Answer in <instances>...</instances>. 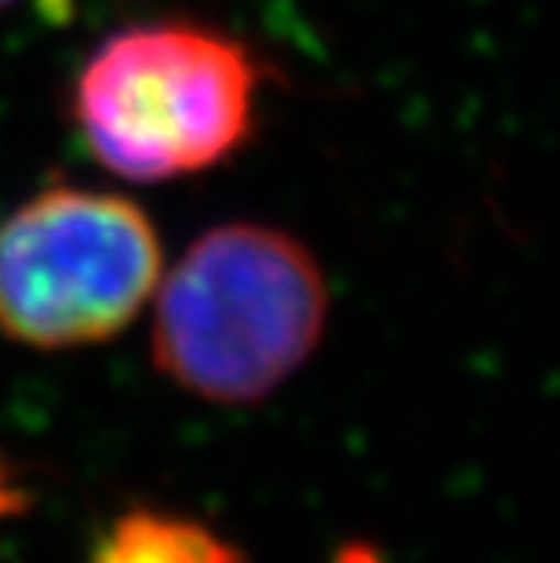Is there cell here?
I'll return each instance as SVG.
<instances>
[{"instance_id":"obj_4","label":"cell","mask_w":560,"mask_h":563,"mask_svg":"<svg viewBox=\"0 0 560 563\" xmlns=\"http://www.w3.org/2000/svg\"><path fill=\"white\" fill-rule=\"evenodd\" d=\"M91 563H241V556L194 520L128 512L95 545Z\"/></svg>"},{"instance_id":"obj_1","label":"cell","mask_w":560,"mask_h":563,"mask_svg":"<svg viewBox=\"0 0 560 563\" xmlns=\"http://www.w3.org/2000/svg\"><path fill=\"white\" fill-rule=\"evenodd\" d=\"M153 361L211 404L277 393L320 345L328 287L292 233L226 222L200 233L157 284Z\"/></svg>"},{"instance_id":"obj_3","label":"cell","mask_w":560,"mask_h":563,"mask_svg":"<svg viewBox=\"0 0 560 563\" xmlns=\"http://www.w3.org/2000/svg\"><path fill=\"white\" fill-rule=\"evenodd\" d=\"M164 273L157 225L135 200L41 189L0 222V331L30 350H80L142 313Z\"/></svg>"},{"instance_id":"obj_2","label":"cell","mask_w":560,"mask_h":563,"mask_svg":"<svg viewBox=\"0 0 560 563\" xmlns=\"http://www.w3.org/2000/svg\"><path fill=\"white\" fill-rule=\"evenodd\" d=\"M262 66L205 22L164 19L106 37L77 74L74 128L128 183H168L230 161L259 121Z\"/></svg>"},{"instance_id":"obj_5","label":"cell","mask_w":560,"mask_h":563,"mask_svg":"<svg viewBox=\"0 0 560 563\" xmlns=\"http://www.w3.org/2000/svg\"><path fill=\"white\" fill-rule=\"evenodd\" d=\"M11 4H15V0H0V11H8Z\"/></svg>"}]
</instances>
